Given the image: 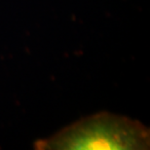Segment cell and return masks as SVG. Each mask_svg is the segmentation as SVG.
Instances as JSON below:
<instances>
[{"label":"cell","instance_id":"obj_1","mask_svg":"<svg viewBox=\"0 0 150 150\" xmlns=\"http://www.w3.org/2000/svg\"><path fill=\"white\" fill-rule=\"evenodd\" d=\"M149 146L150 132L146 126L109 112L82 118L34 143L38 150H143Z\"/></svg>","mask_w":150,"mask_h":150}]
</instances>
